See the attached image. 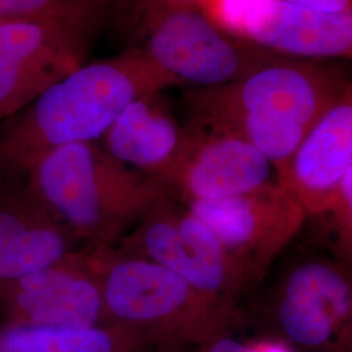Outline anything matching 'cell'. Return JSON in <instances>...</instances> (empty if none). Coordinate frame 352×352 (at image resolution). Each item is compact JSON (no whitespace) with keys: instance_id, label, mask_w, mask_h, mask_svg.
I'll use <instances>...</instances> for the list:
<instances>
[{"instance_id":"cell-9","label":"cell","mask_w":352,"mask_h":352,"mask_svg":"<svg viewBox=\"0 0 352 352\" xmlns=\"http://www.w3.org/2000/svg\"><path fill=\"white\" fill-rule=\"evenodd\" d=\"M91 30L60 23H0V120L85 64Z\"/></svg>"},{"instance_id":"cell-2","label":"cell","mask_w":352,"mask_h":352,"mask_svg":"<svg viewBox=\"0 0 352 352\" xmlns=\"http://www.w3.org/2000/svg\"><path fill=\"white\" fill-rule=\"evenodd\" d=\"M346 87L311 64H265L236 81L188 93V126L251 142L278 174Z\"/></svg>"},{"instance_id":"cell-14","label":"cell","mask_w":352,"mask_h":352,"mask_svg":"<svg viewBox=\"0 0 352 352\" xmlns=\"http://www.w3.org/2000/svg\"><path fill=\"white\" fill-rule=\"evenodd\" d=\"M238 33L294 56L352 59V8L330 12L285 0H256Z\"/></svg>"},{"instance_id":"cell-17","label":"cell","mask_w":352,"mask_h":352,"mask_svg":"<svg viewBox=\"0 0 352 352\" xmlns=\"http://www.w3.org/2000/svg\"><path fill=\"white\" fill-rule=\"evenodd\" d=\"M111 0H0V23L33 20L80 26L94 32Z\"/></svg>"},{"instance_id":"cell-21","label":"cell","mask_w":352,"mask_h":352,"mask_svg":"<svg viewBox=\"0 0 352 352\" xmlns=\"http://www.w3.org/2000/svg\"><path fill=\"white\" fill-rule=\"evenodd\" d=\"M209 351L208 352H240L243 344L231 340V338H221V340H214L209 344Z\"/></svg>"},{"instance_id":"cell-12","label":"cell","mask_w":352,"mask_h":352,"mask_svg":"<svg viewBox=\"0 0 352 352\" xmlns=\"http://www.w3.org/2000/svg\"><path fill=\"white\" fill-rule=\"evenodd\" d=\"M351 167L352 84H347L278 173L277 182L302 204L308 217L324 215Z\"/></svg>"},{"instance_id":"cell-10","label":"cell","mask_w":352,"mask_h":352,"mask_svg":"<svg viewBox=\"0 0 352 352\" xmlns=\"http://www.w3.org/2000/svg\"><path fill=\"white\" fill-rule=\"evenodd\" d=\"M272 295L279 327L304 347L325 346L352 322V274L334 257L294 263Z\"/></svg>"},{"instance_id":"cell-3","label":"cell","mask_w":352,"mask_h":352,"mask_svg":"<svg viewBox=\"0 0 352 352\" xmlns=\"http://www.w3.org/2000/svg\"><path fill=\"white\" fill-rule=\"evenodd\" d=\"M26 182L77 240L113 247L167 195L151 176L116 161L97 142L50 151Z\"/></svg>"},{"instance_id":"cell-13","label":"cell","mask_w":352,"mask_h":352,"mask_svg":"<svg viewBox=\"0 0 352 352\" xmlns=\"http://www.w3.org/2000/svg\"><path fill=\"white\" fill-rule=\"evenodd\" d=\"M76 241L26 177H0V283L56 263Z\"/></svg>"},{"instance_id":"cell-4","label":"cell","mask_w":352,"mask_h":352,"mask_svg":"<svg viewBox=\"0 0 352 352\" xmlns=\"http://www.w3.org/2000/svg\"><path fill=\"white\" fill-rule=\"evenodd\" d=\"M96 251L110 322L138 333L153 351L225 338L239 316L236 302L201 291L161 265L113 247Z\"/></svg>"},{"instance_id":"cell-16","label":"cell","mask_w":352,"mask_h":352,"mask_svg":"<svg viewBox=\"0 0 352 352\" xmlns=\"http://www.w3.org/2000/svg\"><path fill=\"white\" fill-rule=\"evenodd\" d=\"M0 352H153L138 333L119 325L54 327L0 324Z\"/></svg>"},{"instance_id":"cell-19","label":"cell","mask_w":352,"mask_h":352,"mask_svg":"<svg viewBox=\"0 0 352 352\" xmlns=\"http://www.w3.org/2000/svg\"><path fill=\"white\" fill-rule=\"evenodd\" d=\"M256 0H218L217 12L227 29L239 32L244 14Z\"/></svg>"},{"instance_id":"cell-18","label":"cell","mask_w":352,"mask_h":352,"mask_svg":"<svg viewBox=\"0 0 352 352\" xmlns=\"http://www.w3.org/2000/svg\"><path fill=\"white\" fill-rule=\"evenodd\" d=\"M331 257L352 274V167L342 179L330 209Z\"/></svg>"},{"instance_id":"cell-8","label":"cell","mask_w":352,"mask_h":352,"mask_svg":"<svg viewBox=\"0 0 352 352\" xmlns=\"http://www.w3.org/2000/svg\"><path fill=\"white\" fill-rule=\"evenodd\" d=\"M1 322L98 327L109 320L96 247L74 250L41 270L0 283Z\"/></svg>"},{"instance_id":"cell-22","label":"cell","mask_w":352,"mask_h":352,"mask_svg":"<svg viewBox=\"0 0 352 352\" xmlns=\"http://www.w3.org/2000/svg\"><path fill=\"white\" fill-rule=\"evenodd\" d=\"M240 352H289L283 344L279 343H265V344H257L247 347L243 344Z\"/></svg>"},{"instance_id":"cell-20","label":"cell","mask_w":352,"mask_h":352,"mask_svg":"<svg viewBox=\"0 0 352 352\" xmlns=\"http://www.w3.org/2000/svg\"><path fill=\"white\" fill-rule=\"evenodd\" d=\"M285 1L307 7V8L330 11V12L352 8V0H285Z\"/></svg>"},{"instance_id":"cell-1","label":"cell","mask_w":352,"mask_h":352,"mask_svg":"<svg viewBox=\"0 0 352 352\" xmlns=\"http://www.w3.org/2000/svg\"><path fill=\"white\" fill-rule=\"evenodd\" d=\"M175 81L138 47L85 63L0 126V177L25 179L50 151L97 142L131 102Z\"/></svg>"},{"instance_id":"cell-6","label":"cell","mask_w":352,"mask_h":352,"mask_svg":"<svg viewBox=\"0 0 352 352\" xmlns=\"http://www.w3.org/2000/svg\"><path fill=\"white\" fill-rule=\"evenodd\" d=\"M120 241L118 251L161 265L215 296L236 302L252 289L213 231L168 195Z\"/></svg>"},{"instance_id":"cell-5","label":"cell","mask_w":352,"mask_h":352,"mask_svg":"<svg viewBox=\"0 0 352 352\" xmlns=\"http://www.w3.org/2000/svg\"><path fill=\"white\" fill-rule=\"evenodd\" d=\"M140 10L142 45L136 47L176 85L219 87L266 64L187 0H145Z\"/></svg>"},{"instance_id":"cell-11","label":"cell","mask_w":352,"mask_h":352,"mask_svg":"<svg viewBox=\"0 0 352 352\" xmlns=\"http://www.w3.org/2000/svg\"><path fill=\"white\" fill-rule=\"evenodd\" d=\"M188 129V151L164 184L168 196L184 205L214 201L270 182L274 167L251 142L230 133Z\"/></svg>"},{"instance_id":"cell-7","label":"cell","mask_w":352,"mask_h":352,"mask_svg":"<svg viewBox=\"0 0 352 352\" xmlns=\"http://www.w3.org/2000/svg\"><path fill=\"white\" fill-rule=\"evenodd\" d=\"M186 206L213 231L251 287L263 280L308 218L302 204L272 180L243 195Z\"/></svg>"},{"instance_id":"cell-15","label":"cell","mask_w":352,"mask_h":352,"mask_svg":"<svg viewBox=\"0 0 352 352\" xmlns=\"http://www.w3.org/2000/svg\"><path fill=\"white\" fill-rule=\"evenodd\" d=\"M162 93H148L131 102L103 135L101 146L164 188L188 151L190 131L179 123Z\"/></svg>"}]
</instances>
